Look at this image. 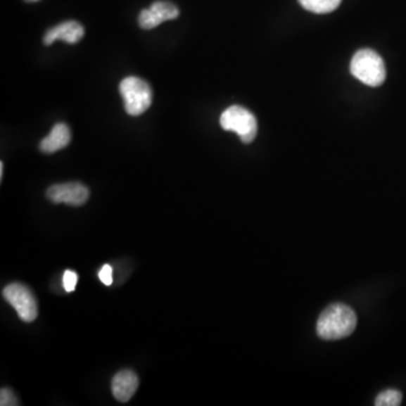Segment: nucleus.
<instances>
[{
  "label": "nucleus",
  "mask_w": 406,
  "mask_h": 406,
  "mask_svg": "<svg viewBox=\"0 0 406 406\" xmlns=\"http://www.w3.org/2000/svg\"><path fill=\"white\" fill-rule=\"evenodd\" d=\"M355 326L357 316L353 308L344 304H334L322 312L316 331L323 340H338L351 336Z\"/></svg>",
  "instance_id": "f257e3e1"
},
{
  "label": "nucleus",
  "mask_w": 406,
  "mask_h": 406,
  "mask_svg": "<svg viewBox=\"0 0 406 406\" xmlns=\"http://www.w3.org/2000/svg\"><path fill=\"white\" fill-rule=\"evenodd\" d=\"M350 70L357 80L372 87L381 86L386 80V68L383 59L370 49L359 50L353 56Z\"/></svg>",
  "instance_id": "f03ea898"
},
{
  "label": "nucleus",
  "mask_w": 406,
  "mask_h": 406,
  "mask_svg": "<svg viewBox=\"0 0 406 406\" xmlns=\"http://www.w3.org/2000/svg\"><path fill=\"white\" fill-rule=\"evenodd\" d=\"M120 94L125 101V108L127 113L132 117H138L145 113L151 108V86L145 80L138 77H127L120 84Z\"/></svg>",
  "instance_id": "7ed1b4c3"
},
{
  "label": "nucleus",
  "mask_w": 406,
  "mask_h": 406,
  "mask_svg": "<svg viewBox=\"0 0 406 406\" xmlns=\"http://www.w3.org/2000/svg\"><path fill=\"white\" fill-rule=\"evenodd\" d=\"M220 125L224 130L234 131L239 134L244 144H250L258 134L255 117L248 110L239 106H230L222 114Z\"/></svg>",
  "instance_id": "20e7f679"
},
{
  "label": "nucleus",
  "mask_w": 406,
  "mask_h": 406,
  "mask_svg": "<svg viewBox=\"0 0 406 406\" xmlns=\"http://www.w3.org/2000/svg\"><path fill=\"white\" fill-rule=\"evenodd\" d=\"M4 298L14 307L20 319L31 323L37 317V303L29 288L22 284H12L4 289Z\"/></svg>",
  "instance_id": "39448f33"
},
{
  "label": "nucleus",
  "mask_w": 406,
  "mask_h": 406,
  "mask_svg": "<svg viewBox=\"0 0 406 406\" xmlns=\"http://www.w3.org/2000/svg\"><path fill=\"white\" fill-rule=\"evenodd\" d=\"M46 196L53 203H65L72 207H80L89 200V191L82 183H63L52 185L51 188L46 191Z\"/></svg>",
  "instance_id": "423d86ee"
},
{
  "label": "nucleus",
  "mask_w": 406,
  "mask_h": 406,
  "mask_svg": "<svg viewBox=\"0 0 406 406\" xmlns=\"http://www.w3.org/2000/svg\"><path fill=\"white\" fill-rule=\"evenodd\" d=\"M179 11L174 4L170 1H156L149 8L140 13L138 23L144 30H153L166 20L179 18Z\"/></svg>",
  "instance_id": "0eeeda50"
},
{
  "label": "nucleus",
  "mask_w": 406,
  "mask_h": 406,
  "mask_svg": "<svg viewBox=\"0 0 406 406\" xmlns=\"http://www.w3.org/2000/svg\"><path fill=\"white\" fill-rule=\"evenodd\" d=\"M84 34L85 30L82 24L76 20H68L49 30L43 37V43L46 46H51L52 43L60 40L75 44L83 39Z\"/></svg>",
  "instance_id": "6e6552de"
},
{
  "label": "nucleus",
  "mask_w": 406,
  "mask_h": 406,
  "mask_svg": "<svg viewBox=\"0 0 406 406\" xmlns=\"http://www.w3.org/2000/svg\"><path fill=\"white\" fill-rule=\"evenodd\" d=\"M139 386V379L132 370H122L114 376L112 393L119 402H128Z\"/></svg>",
  "instance_id": "1a4fd4ad"
},
{
  "label": "nucleus",
  "mask_w": 406,
  "mask_h": 406,
  "mask_svg": "<svg viewBox=\"0 0 406 406\" xmlns=\"http://www.w3.org/2000/svg\"><path fill=\"white\" fill-rule=\"evenodd\" d=\"M70 139V129L68 125L65 123H58L54 125L51 132L41 141L40 151L46 153H56L67 147Z\"/></svg>",
  "instance_id": "9d476101"
},
{
  "label": "nucleus",
  "mask_w": 406,
  "mask_h": 406,
  "mask_svg": "<svg viewBox=\"0 0 406 406\" xmlns=\"http://www.w3.org/2000/svg\"><path fill=\"white\" fill-rule=\"evenodd\" d=\"M301 6L315 14H329L336 11L342 0H298Z\"/></svg>",
  "instance_id": "9b49d317"
},
{
  "label": "nucleus",
  "mask_w": 406,
  "mask_h": 406,
  "mask_svg": "<svg viewBox=\"0 0 406 406\" xmlns=\"http://www.w3.org/2000/svg\"><path fill=\"white\" fill-rule=\"evenodd\" d=\"M402 393L395 389H387L378 395L375 400L377 406H398L402 403Z\"/></svg>",
  "instance_id": "f8f14e48"
},
{
  "label": "nucleus",
  "mask_w": 406,
  "mask_h": 406,
  "mask_svg": "<svg viewBox=\"0 0 406 406\" xmlns=\"http://www.w3.org/2000/svg\"><path fill=\"white\" fill-rule=\"evenodd\" d=\"M63 287L67 293H72L78 282V274L74 271H65L63 274Z\"/></svg>",
  "instance_id": "ddd939ff"
},
{
  "label": "nucleus",
  "mask_w": 406,
  "mask_h": 406,
  "mask_svg": "<svg viewBox=\"0 0 406 406\" xmlns=\"http://www.w3.org/2000/svg\"><path fill=\"white\" fill-rule=\"evenodd\" d=\"M0 405L1 406H16L18 405V398L14 393L8 388L1 389L0 393Z\"/></svg>",
  "instance_id": "4468645a"
},
{
  "label": "nucleus",
  "mask_w": 406,
  "mask_h": 406,
  "mask_svg": "<svg viewBox=\"0 0 406 406\" xmlns=\"http://www.w3.org/2000/svg\"><path fill=\"white\" fill-rule=\"evenodd\" d=\"M99 277H100L101 281L106 284V286H111L112 282H113V270H112L111 265H104V267L101 269Z\"/></svg>",
  "instance_id": "2eb2a0df"
},
{
  "label": "nucleus",
  "mask_w": 406,
  "mask_h": 406,
  "mask_svg": "<svg viewBox=\"0 0 406 406\" xmlns=\"http://www.w3.org/2000/svg\"><path fill=\"white\" fill-rule=\"evenodd\" d=\"M4 175V164L3 163H1V164H0V177H3Z\"/></svg>",
  "instance_id": "dca6fc26"
},
{
  "label": "nucleus",
  "mask_w": 406,
  "mask_h": 406,
  "mask_svg": "<svg viewBox=\"0 0 406 406\" xmlns=\"http://www.w3.org/2000/svg\"><path fill=\"white\" fill-rule=\"evenodd\" d=\"M27 3H37V1H40V0H25Z\"/></svg>",
  "instance_id": "f3484780"
}]
</instances>
